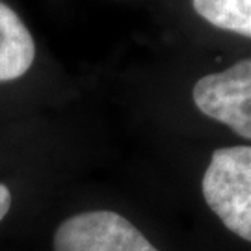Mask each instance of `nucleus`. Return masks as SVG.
<instances>
[{
    "label": "nucleus",
    "mask_w": 251,
    "mask_h": 251,
    "mask_svg": "<svg viewBox=\"0 0 251 251\" xmlns=\"http://www.w3.org/2000/svg\"><path fill=\"white\" fill-rule=\"evenodd\" d=\"M201 192L220 222L251 242V145L216 149L201 180Z\"/></svg>",
    "instance_id": "obj_1"
},
{
    "label": "nucleus",
    "mask_w": 251,
    "mask_h": 251,
    "mask_svg": "<svg viewBox=\"0 0 251 251\" xmlns=\"http://www.w3.org/2000/svg\"><path fill=\"white\" fill-rule=\"evenodd\" d=\"M201 114L251 142V58L199 78L192 90Z\"/></svg>",
    "instance_id": "obj_2"
},
{
    "label": "nucleus",
    "mask_w": 251,
    "mask_h": 251,
    "mask_svg": "<svg viewBox=\"0 0 251 251\" xmlns=\"http://www.w3.org/2000/svg\"><path fill=\"white\" fill-rule=\"evenodd\" d=\"M52 244L54 251H158L114 210H86L63 220Z\"/></svg>",
    "instance_id": "obj_3"
},
{
    "label": "nucleus",
    "mask_w": 251,
    "mask_h": 251,
    "mask_svg": "<svg viewBox=\"0 0 251 251\" xmlns=\"http://www.w3.org/2000/svg\"><path fill=\"white\" fill-rule=\"evenodd\" d=\"M36 60V43L23 19L0 2V82L25 76Z\"/></svg>",
    "instance_id": "obj_4"
},
{
    "label": "nucleus",
    "mask_w": 251,
    "mask_h": 251,
    "mask_svg": "<svg viewBox=\"0 0 251 251\" xmlns=\"http://www.w3.org/2000/svg\"><path fill=\"white\" fill-rule=\"evenodd\" d=\"M192 4L212 26L251 37V0H192Z\"/></svg>",
    "instance_id": "obj_5"
},
{
    "label": "nucleus",
    "mask_w": 251,
    "mask_h": 251,
    "mask_svg": "<svg viewBox=\"0 0 251 251\" xmlns=\"http://www.w3.org/2000/svg\"><path fill=\"white\" fill-rule=\"evenodd\" d=\"M9 208H11V192L6 184L0 182V222L6 218Z\"/></svg>",
    "instance_id": "obj_6"
}]
</instances>
